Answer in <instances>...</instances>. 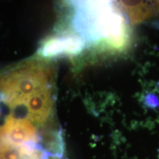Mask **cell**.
<instances>
[{
    "mask_svg": "<svg viewBox=\"0 0 159 159\" xmlns=\"http://www.w3.org/2000/svg\"><path fill=\"white\" fill-rule=\"evenodd\" d=\"M0 138L15 144H39L40 137L29 119L9 115L1 127Z\"/></svg>",
    "mask_w": 159,
    "mask_h": 159,
    "instance_id": "6da1fadb",
    "label": "cell"
},
{
    "mask_svg": "<svg viewBox=\"0 0 159 159\" xmlns=\"http://www.w3.org/2000/svg\"><path fill=\"white\" fill-rule=\"evenodd\" d=\"M122 11L128 16L131 21H136L144 16L152 0H117Z\"/></svg>",
    "mask_w": 159,
    "mask_h": 159,
    "instance_id": "7a4b0ae2",
    "label": "cell"
},
{
    "mask_svg": "<svg viewBox=\"0 0 159 159\" xmlns=\"http://www.w3.org/2000/svg\"><path fill=\"white\" fill-rule=\"evenodd\" d=\"M0 130H1V127H0Z\"/></svg>",
    "mask_w": 159,
    "mask_h": 159,
    "instance_id": "3957f363",
    "label": "cell"
}]
</instances>
